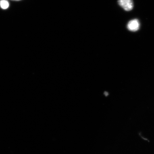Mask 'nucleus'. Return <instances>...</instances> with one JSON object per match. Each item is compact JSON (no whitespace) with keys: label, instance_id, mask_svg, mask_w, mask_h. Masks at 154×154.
Instances as JSON below:
<instances>
[{"label":"nucleus","instance_id":"20e7f679","mask_svg":"<svg viewBox=\"0 0 154 154\" xmlns=\"http://www.w3.org/2000/svg\"><path fill=\"white\" fill-rule=\"evenodd\" d=\"M12 1H21V0H12Z\"/></svg>","mask_w":154,"mask_h":154},{"label":"nucleus","instance_id":"f03ea898","mask_svg":"<svg viewBox=\"0 0 154 154\" xmlns=\"http://www.w3.org/2000/svg\"><path fill=\"white\" fill-rule=\"evenodd\" d=\"M140 27V22L137 19L130 20L127 25L128 29L131 32L137 31L139 29Z\"/></svg>","mask_w":154,"mask_h":154},{"label":"nucleus","instance_id":"7ed1b4c3","mask_svg":"<svg viewBox=\"0 0 154 154\" xmlns=\"http://www.w3.org/2000/svg\"><path fill=\"white\" fill-rule=\"evenodd\" d=\"M9 4L7 0H1L0 7L3 9H7L9 7Z\"/></svg>","mask_w":154,"mask_h":154},{"label":"nucleus","instance_id":"f257e3e1","mask_svg":"<svg viewBox=\"0 0 154 154\" xmlns=\"http://www.w3.org/2000/svg\"><path fill=\"white\" fill-rule=\"evenodd\" d=\"M118 3L125 11H130L133 8L134 2L132 0H118Z\"/></svg>","mask_w":154,"mask_h":154}]
</instances>
